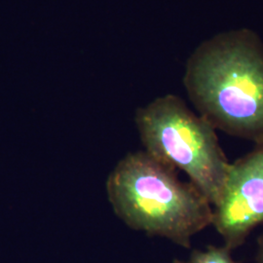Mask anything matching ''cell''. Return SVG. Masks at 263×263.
<instances>
[{"label": "cell", "mask_w": 263, "mask_h": 263, "mask_svg": "<svg viewBox=\"0 0 263 263\" xmlns=\"http://www.w3.org/2000/svg\"><path fill=\"white\" fill-rule=\"evenodd\" d=\"M188 97L217 130L263 143V43L249 29L208 39L188 60Z\"/></svg>", "instance_id": "cell-1"}, {"label": "cell", "mask_w": 263, "mask_h": 263, "mask_svg": "<svg viewBox=\"0 0 263 263\" xmlns=\"http://www.w3.org/2000/svg\"><path fill=\"white\" fill-rule=\"evenodd\" d=\"M105 186L114 214L126 226L183 248L189 249L192 237L213 223L207 197L144 151L120 160Z\"/></svg>", "instance_id": "cell-2"}, {"label": "cell", "mask_w": 263, "mask_h": 263, "mask_svg": "<svg viewBox=\"0 0 263 263\" xmlns=\"http://www.w3.org/2000/svg\"><path fill=\"white\" fill-rule=\"evenodd\" d=\"M136 124L144 151L184 172L215 207L230 163L211 123L191 111L179 97L166 95L139 108Z\"/></svg>", "instance_id": "cell-3"}, {"label": "cell", "mask_w": 263, "mask_h": 263, "mask_svg": "<svg viewBox=\"0 0 263 263\" xmlns=\"http://www.w3.org/2000/svg\"><path fill=\"white\" fill-rule=\"evenodd\" d=\"M212 226L230 251L263 223V143L230 164Z\"/></svg>", "instance_id": "cell-4"}, {"label": "cell", "mask_w": 263, "mask_h": 263, "mask_svg": "<svg viewBox=\"0 0 263 263\" xmlns=\"http://www.w3.org/2000/svg\"><path fill=\"white\" fill-rule=\"evenodd\" d=\"M231 252L226 246H208L205 250H194L187 261L183 263H237Z\"/></svg>", "instance_id": "cell-5"}, {"label": "cell", "mask_w": 263, "mask_h": 263, "mask_svg": "<svg viewBox=\"0 0 263 263\" xmlns=\"http://www.w3.org/2000/svg\"><path fill=\"white\" fill-rule=\"evenodd\" d=\"M255 263H263V233L257 239Z\"/></svg>", "instance_id": "cell-6"}, {"label": "cell", "mask_w": 263, "mask_h": 263, "mask_svg": "<svg viewBox=\"0 0 263 263\" xmlns=\"http://www.w3.org/2000/svg\"><path fill=\"white\" fill-rule=\"evenodd\" d=\"M173 263H183L182 262V261H180V260H175V261H174V262Z\"/></svg>", "instance_id": "cell-7"}]
</instances>
